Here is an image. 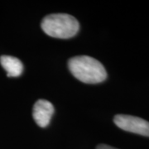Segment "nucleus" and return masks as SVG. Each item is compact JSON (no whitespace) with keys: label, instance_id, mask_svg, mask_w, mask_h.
<instances>
[{"label":"nucleus","instance_id":"nucleus-5","mask_svg":"<svg viewBox=\"0 0 149 149\" xmlns=\"http://www.w3.org/2000/svg\"><path fill=\"white\" fill-rule=\"evenodd\" d=\"M0 64L5 70L8 77H17L22 74L23 65L22 61L14 56H2L0 57Z\"/></svg>","mask_w":149,"mask_h":149},{"label":"nucleus","instance_id":"nucleus-4","mask_svg":"<svg viewBox=\"0 0 149 149\" xmlns=\"http://www.w3.org/2000/svg\"><path fill=\"white\" fill-rule=\"evenodd\" d=\"M54 110V107L51 102L46 100H39L33 105V119L39 127L46 128L50 123Z\"/></svg>","mask_w":149,"mask_h":149},{"label":"nucleus","instance_id":"nucleus-6","mask_svg":"<svg viewBox=\"0 0 149 149\" xmlns=\"http://www.w3.org/2000/svg\"><path fill=\"white\" fill-rule=\"evenodd\" d=\"M96 149H118L115 148H113L111 146H109V145H106V144H100L97 146Z\"/></svg>","mask_w":149,"mask_h":149},{"label":"nucleus","instance_id":"nucleus-1","mask_svg":"<svg viewBox=\"0 0 149 149\" xmlns=\"http://www.w3.org/2000/svg\"><path fill=\"white\" fill-rule=\"evenodd\" d=\"M70 73L85 84H98L106 80L104 66L96 59L89 56H77L68 61Z\"/></svg>","mask_w":149,"mask_h":149},{"label":"nucleus","instance_id":"nucleus-2","mask_svg":"<svg viewBox=\"0 0 149 149\" xmlns=\"http://www.w3.org/2000/svg\"><path fill=\"white\" fill-rule=\"evenodd\" d=\"M43 32L55 38L68 39L76 35L80 24L74 17L65 13H55L47 15L41 23Z\"/></svg>","mask_w":149,"mask_h":149},{"label":"nucleus","instance_id":"nucleus-3","mask_svg":"<svg viewBox=\"0 0 149 149\" xmlns=\"http://www.w3.org/2000/svg\"><path fill=\"white\" fill-rule=\"evenodd\" d=\"M113 122L117 127L124 131L149 137V122L143 118L133 115L117 114Z\"/></svg>","mask_w":149,"mask_h":149}]
</instances>
